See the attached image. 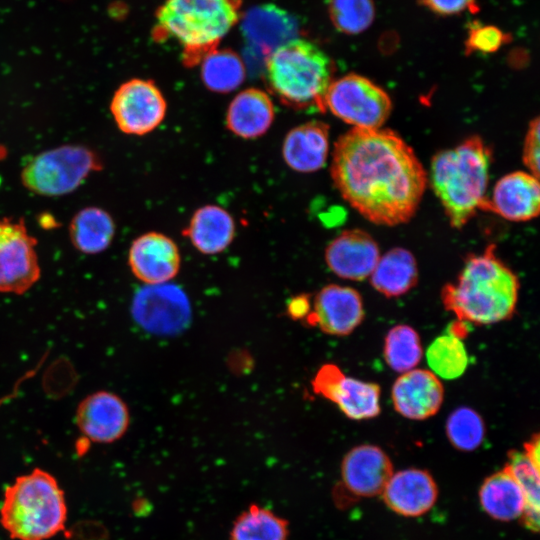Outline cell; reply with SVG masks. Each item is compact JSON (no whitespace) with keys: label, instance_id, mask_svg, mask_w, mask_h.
Instances as JSON below:
<instances>
[{"label":"cell","instance_id":"obj_13","mask_svg":"<svg viewBox=\"0 0 540 540\" xmlns=\"http://www.w3.org/2000/svg\"><path fill=\"white\" fill-rule=\"evenodd\" d=\"M364 315L362 297L357 290L328 284L312 300V311L305 323L328 335L347 336L362 323Z\"/></svg>","mask_w":540,"mask_h":540},{"label":"cell","instance_id":"obj_3","mask_svg":"<svg viewBox=\"0 0 540 540\" xmlns=\"http://www.w3.org/2000/svg\"><path fill=\"white\" fill-rule=\"evenodd\" d=\"M491 151L478 136L438 152L431 161L430 183L454 228L463 227L486 200Z\"/></svg>","mask_w":540,"mask_h":540},{"label":"cell","instance_id":"obj_27","mask_svg":"<svg viewBox=\"0 0 540 540\" xmlns=\"http://www.w3.org/2000/svg\"><path fill=\"white\" fill-rule=\"evenodd\" d=\"M115 235V223L104 209L89 206L78 211L69 225V236L73 246L84 254L105 251Z\"/></svg>","mask_w":540,"mask_h":540},{"label":"cell","instance_id":"obj_4","mask_svg":"<svg viewBox=\"0 0 540 540\" xmlns=\"http://www.w3.org/2000/svg\"><path fill=\"white\" fill-rule=\"evenodd\" d=\"M241 0H165L156 12L153 37L174 40L192 67L218 48L241 19Z\"/></svg>","mask_w":540,"mask_h":540},{"label":"cell","instance_id":"obj_9","mask_svg":"<svg viewBox=\"0 0 540 540\" xmlns=\"http://www.w3.org/2000/svg\"><path fill=\"white\" fill-rule=\"evenodd\" d=\"M37 239L24 219L0 218V292L21 295L40 278Z\"/></svg>","mask_w":540,"mask_h":540},{"label":"cell","instance_id":"obj_14","mask_svg":"<svg viewBox=\"0 0 540 540\" xmlns=\"http://www.w3.org/2000/svg\"><path fill=\"white\" fill-rule=\"evenodd\" d=\"M128 264L133 275L145 285L169 283L180 270L181 255L170 237L147 232L131 243Z\"/></svg>","mask_w":540,"mask_h":540},{"label":"cell","instance_id":"obj_12","mask_svg":"<svg viewBox=\"0 0 540 540\" xmlns=\"http://www.w3.org/2000/svg\"><path fill=\"white\" fill-rule=\"evenodd\" d=\"M315 394L334 403L351 420L375 418L381 412V388L350 376L333 363L323 364L311 381Z\"/></svg>","mask_w":540,"mask_h":540},{"label":"cell","instance_id":"obj_7","mask_svg":"<svg viewBox=\"0 0 540 540\" xmlns=\"http://www.w3.org/2000/svg\"><path fill=\"white\" fill-rule=\"evenodd\" d=\"M103 162L92 149L82 145H62L31 158L21 171V182L42 196H62L77 189Z\"/></svg>","mask_w":540,"mask_h":540},{"label":"cell","instance_id":"obj_18","mask_svg":"<svg viewBox=\"0 0 540 540\" xmlns=\"http://www.w3.org/2000/svg\"><path fill=\"white\" fill-rule=\"evenodd\" d=\"M392 474L389 456L380 447L371 444L352 448L341 464L342 484L355 497L381 494Z\"/></svg>","mask_w":540,"mask_h":540},{"label":"cell","instance_id":"obj_25","mask_svg":"<svg viewBox=\"0 0 540 540\" xmlns=\"http://www.w3.org/2000/svg\"><path fill=\"white\" fill-rule=\"evenodd\" d=\"M369 279L373 288L385 297L402 296L417 284L416 259L405 248H392L380 256Z\"/></svg>","mask_w":540,"mask_h":540},{"label":"cell","instance_id":"obj_15","mask_svg":"<svg viewBox=\"0 0 540 540\" xmlns=\"http://www.w3.org/2000/svg\"><path fill=\"white\" fill-rule=\"evenodd\" d=\"M130 423L124 400L109 391H97L85 397L76 410L80 432L95 443H112L120 439Z\"/></svg>","mask_w":540,"mask_h":540},{"label":"cell","instance_id":"obj_22","mask_svg":"<svg viewBox=\"0 0 540 540\" xmlns=\"http://www.w3.org/2000/svg\"><path fill=\"white\" fill-rule=\"evenodd\" d=\"M329 126L318 120L294 127L285 136L283 158L297 172L310 173L320 170L327 161Z\"/></svg>","mask_w":540,"mask_h":540},{"label":"cell","instance_id":"obj_26","mask_svg":"<svg viewBox=\"0 0 540 540\" xmlns=\"http://www.w3.org/2000/svg\"><path fill=\"white\" fill-rule=\"evenodd\" d=\"M479 501L490 517L505 522L521 518L526 505L521 487L505 468L484 480Z\"/></svg>","mask_w":540,"mask_h":540},{"label":"cell","instance_id":"obj_16","mask_svg":"<svg viewBox=\"0 0 540 540\" xmlns=\"http://www.w3.org/2000/svg\"><path fill=\"white\" fill-rule=\"evenodd\" d=\"M377 242L360 229L345 230L325 249V262L338 277L352 281L369 278L379 258Z\"/></svg>","mask_w":540,"mask_h":540},{"label":"cell","instance_id":"obj_6","mask_svg":"<svg viewBox=\"0 0 540 540\" xmlns=\"http://www.w3.org/2000/svg\"><path fill=\"white\" fill-rule=\"evenodd\" d=\"M64 492L50 473L35 468L4 491L0 523L15 540H47L65 527Z\"/></svg>","mask_w":540,"mask_h":540},{"label":"cell","instance_id":"obj_19","mask_svg":"<svg viewBox=\"0 0 540 540\" xmlns=\"http://www.w3.org/2000/svg\"><path fill=\"white\" fill-rule=\"evenodd\" d=\"M540 207L538 178L530 173L516 171L500 178L495 184L491 198L482 208L492 211L510 221H528L535 218Z\"/></svg>","mask_w":540,"mask_h":540},{"label":"cell","instance_id":"obj_38","mask_svg":"<svg viewBox=\"0 0 540 540\" xmlns=\"http://www.w3.org/2000/svg\"><path fill=\"white\" fill-rule=\"evenodd\" d=\"M312 311V301L307 294H299L287 302L286 313L295 321L306 322L308 316Z\"/></svg>","mask_w":540,"mask_h":540},{"label":"cell","instance_id":"obj_23","mask_svg":"<svg viewBox=\"0 0 540 540\" xmlns=\"http://www.w3.org/2000/svg\"><path fill=\"white\" fill-rule=\"evenodd\" d=\"M274 116L270 96L261 89L248 88L238 93L229 104L226 125L235 135L254 139L268 131Z\"/></svg>","mask_w":540,"mask_h":540},{"label":"cell","instance_id":"obj_20","mask_svg":"<svg viewBox=\"0 0 540 540\" xmlns=\"http://www.w3.org/2000/svg\"><path fill=\"white\" fill-rule=\"evenodd\" d=\"M381 494L386 505L395 513L417 517L434 506L438 489L429 472L409 468L393 473Z\"/></svg>","mask_w":540,"mask_h":540},{"label":"cell","instance_id":"obj_28","mask_svg":"<svg viewBox=\"0 0 540 540\" xmlns=\"http://www.w3.org/2000/svg\"><path fill=\"white\" fill-rule=\"evenodd\" d=\"M517 481L525 496V510L521 517L526 528L533 532L539 527V462L532 459L524 450L508 453L504 467Z\"/></svg>","mask_w":540,"mask_h":540},{"label":"cell","instance_id":"obj_2","mask_svg":"<svg viewBox=\"0 0 540 540\" xmlns=\"http://www.w3.org/2000/svg\"><path fill=\"white\" fill-rule=\"evenodd\" d=\"M519 290L517 275L490 244L481 254L468 256L456 281L444 285L441 299L458 321L491 325L514 315Z\"/></svg>","mask_w":540,"mask_h":540},{"label":"cell","instance_id":"obj_8","mask_svg":"<svg viewBox=\"0 0 540 540\" xmlns=\"http://www.w3.org/2000/svg\"><path fill=\"white\" fill-rule=\"evenodd\" d=\"M325 107L354 128L379 129L390 116L392 101L374 82L351 73L331 82Z\"/></svg>","mask_w":540,"mask_h":540},{"label":"cell","instance_id":"obj_33","mask_svg":"<svg viewBox=\"0 0 540 540\" xmlns=\"http://www.w3.org/2000/svg\"><path fill=\"white\" fill-rule=\"evenodd\" d=\"M445 431L450 443L458 450H476L485 437V424L474 409L461 406L453 410L447 418Z\"/></svg>","mask_w":540,"mask_h":540},{"label":"cell","instance_id":"obj_1","mask_svg":"<svg viewBox=\"0 0 540 540\" xmlns=\"http://www.w3.org/2000/svg\"><path fill=\"white\" fill-rule=\"evenodd\" d=\"M331 176L343 199L372 223L409 221L427 185L414 150L390 129L352 128L334 145Z\"/></svg>","mask_w":540,"mask_h":540},{"label":"cell","instance_id":"obj_31","mask_svg":"<svg viewBox=\"0 0 540 540\" xmlns=\"http://www.w3.org/2000/svg\"><path fill=\"white\" fill-rule=\"evenodd\" d=\"M231 540H287V522L261 506L251 505L236 519Z\"/></svg>","mask_w":540,"mask_h":540},{"label":"cell","instance_id":"obj_32","mask_svg":"<svg viewBox=\"0 0 540 540\" xmlns=\"http://www.w3.org/2000/svg\"><path fill=\"white\" fill-rule=\"evenodd\" d=\"M383 355L393 371L404 373L416 368L423 357L418 332L406 324L392 327L384 339Z\"/></svg>","mask_w":540,"mask_h":540},{"label":"cell","instance_id":"obj_17","mask_svg":"<svg viewBox=\"0 0 540 540\" xmlns=\"http://www.w3.org/2000/svg\"><path fill=\"white\" fill-rule=\"evenodd\" d=\"M393 407L410 420L428 419L440 410L444 388L430 370L414 368L401 373L391 389Z\"/></svg>","mask_w":540,"mask_h":540},{"label":"cell","instance_id":"obj_29","mask_svg":"<svg viewBox=\"0 0 540 540\" xmlns=\"http://www.w3.org/2000/svg\"><path fill=\"white\" fill-rule=\"evenodd\" d=\"M245 65L231 49H215L201 61V78L213 92L228 93L237 89L245 79Z\"/></svg>","mask_w":540,"mask_h":540},{"label":"cell","instance_id":"obj_36","mask_svg":"<svg viewBox=\"0 0 540 540\" xmlns=\"http://www.w3.org/2000/svg\"><path fill=\"white\" fill-rule=\"evenodd\" d=\"M540 123L539 117L534 118L527 129L523 145V162L529 173L539 178V158H540Z\"/></svg>","mask_w":540,"mask_h":540},{"label":"cell","instance_id":"obj_21","mask_svg":"<svg viewBox=\"0 0 540 540\" xmlns=\"http://www.w3.org/2000/svg\"><path fill=\"white\" fill-rule=\"evenodd\" d=\"M241 30L252 48L267 57L280 45L297 38L298 25L284 9L263 4L246 12L242 17Z\"/></svg>","mask_w":540,"mask_h":540},{"label":"cell","instance_id":"obj_24","mask_svg":"<svg viewBox=\"0 0 540 540\" xmlns=\"http://www.w3.org/2000/svg\"><path fill=\"white\" fill-rule=\"evenodd\" d=\"M183 235L194 248L205 255L223 252L233 241L235 223L222 207L205 205L195 211Z\"/></svg>","mask_w":540,"mask_h":540},{"label":"cell","instance_id":"obj_37","mask_svg":"<svg viewBox=\"0 0 540 540\" xmlns=\"http://www.w3.org/2000/svg\"><path fill=\"white\" fill-rule=\"evenodd\" d=\"M432 12L440 15H455L475 6V0H421Z\"/></svg>","mask_w":540,"mask_h":540},{"label":"cell","instance_id":"obj_5","mask_svg":"<svg viewBox=\"0 0 540 540\" xmlns=\"http://www.w3.org/2000/svg\"><path fill=\"white\" fill-rule=\"evenodd\" d=\"M334 66L316 44L292 39L273 50L265 60L269 90L285 106L306 112H325V97L333 81Z\"/></svg>","mask_w":540,"mask_h":540},{"label":"cell","instance_id":"obj_10","mask_svg":"<svg viewBox=\"0 0 540 540\" xmlns=\"http://www.w3.org/2000/svg\"><path fill=\"white\" fill-rule=\"evenodd\" d=\"M131 312L140 327L156 335L177 334L191 319L187 295L170 283L145 285L139 289L134 295Z\"/></svg>","mask_w":540,"mask_h":540},{"label":"cell","instance_id":"obj_34","mask_svg":"<svg viewBox=\"0 0 540 540\" xmlns=\"http://www.w3.org/2000/svg\"><path fill=\"white\" fill-rule=\"evenodd\" d=\"M329 14L339 31L354 35L371 25L375 9L372 0H330Z\"/></svg>","mask_w":540,"mask_h":540},{"label":"cell","instance_id":"obj_35","mask_svg":"<svg viewBox=\"0 0 540 540\" xmlns=\"http://www.w3.org/2000/svg\"><path fill=\"white\" fill-rule=\"evenodd\" d=\"M507 35L498 27L473 23L469 26L466 52L493 53L507 42Z\"/></svg>","mask_w":540,"mask_h":540},{"label":"cell","instance_id":"obj_30","mask_svg":"<svg viewBox=\"0 0 540 540\" xmlns=\"http://www.w3.org/2000/svg\"><path fill=\"white\" fill-rule=\"evenodd\" d=\"M425 356L429 370L439 379H457L468 367V353L462 338L450 331L435 338Z\"/></svg>","mask_w":540,"mask_h":540},{"label":"cell","instance_id":"obj_11","mask_svg":"<svg viewBox=\"0 0 540 540\" xmlns=\"http://www.w3.org/2000/svg\"><path fill=\"white\" fill-rule=\"evenodd\" d=\"M110 111L123 133L141 136L161 124L166 115L167 103L153 81L133 78L115 91Z\"/></svg>","mask_w":540,"mask_h":540}]
</instances>
